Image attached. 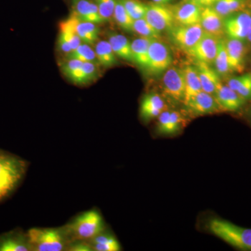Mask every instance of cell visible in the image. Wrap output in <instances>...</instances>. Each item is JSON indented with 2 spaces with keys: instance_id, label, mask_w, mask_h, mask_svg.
<instances>
[{
  "instance_id": "1",
  "label": "cell",
  "mask_w": 251,
  "mask_h": 251,
  "mask_svg": "<svg viewBox=\"0 0 251 251\" xmlns=\"http://www.w3.org/2000/svg\"><path fill=\"white\" fill-rule=\"evenodd\" d=\"M28 166L25 160L0 150V202L9 197L19 186Z\"/></svg>"
},
{
  "instance_id": "2",
  "label": "cell",
  "mask_w": 251,
  "mask_h": 251,
  "mask_svg": "<svg viewBox=\"0 0 251 251\" xmlns=\"http://www.w3.org/2000/svg\"><path fill=\"white\" fill-rule=\"evenodd\" d=\"M63 226L71 241H90L105 229L103 216L95 208L77 214Z\"/></svg>"
},
{
  "instance_id": "3",
  "label": "cell",
  "mask_w": 251,
  "mask_h": 251,
  "mask_svg": "<svg viewBox=\"0 0 251 251\" xmlns=\"http://www.w3.org/2000/svg\"><path fill=\"white\" fill-rule=\"evenodd\" d=\"M206 227L211 234L235 249L251 251V229L240 227L219 218L209 220Z\"/></svg>"
},
{
  "instance_id": "4",
  "label": "cell",
  "mask_w": 251,
  "mask_h": 251,
  "mask_svg": "<svg viewBox=\"0 0 251 251\" xmlns=\"http://www.w3.org/2000/svg\"><path fill=\"white\" fill-rule=\"evenodd\" d=\"M27 233L31 251H67L71 242L64 226L33 227Z\"/></svg>"
},
{
  "instance_id": "5",
  "label": "cell",
  "mask_w": 251,
  "mask_h": 251,
  "mask_svg": "<svg viewBox=\"0 0 251 251\" xmlns=\"http://www.w3.org/2000/svg\"><path fill=\"white\" fill-rule=\"evenodd\" d=\"M172 62L173 56L169 48L158 39L151 40L145 70L150 75H159L171 67Z\"/></svg>"
},
{
  "instance_id": "6",
  "label": "cell",
  "mask_w": 251,
  "mask_h": 251,
  "mask_svg": "<svg viewBox=\"0 0 251 251\" xmlns=\"http://www.w3.org/2000/svg\"><path fill=\"white\" fill-rule=\"evenodd\" d=\"M168 31L173 43L186 52L196 45L204 34L201 23L187 26L176 25Z\"/></svg>"
},
{
  "instance_id": "7",
  "label": "cell",
  "mask_w": 251,
  "mask_h": 251,
  "mask_svg": "<svg viewBox=\"0 0 251 251\" xmlns=\"http://www.w3.org/2000/svg\"><path fill=\"white\" fill-rule=\"evenodd\" d=\"M145 19L157 31H168L176 25L172 6L150 3L147 4Z\"/></svg>"
},
{
  "instance_id": "8",
  "label": "cell",
  "mask_w": 251,
  "mask_h": 251,
  "mask_svg": "<svg viewBox=\"0 0 251 251\" xmlns=\"http://www.w3.org/2000/svg\"><path fill=\"white\" fill-rule=\"evenodd\" d=\"M163 89L168 97L176 101L184 103L186 85L183 69L176 67L168 68L163 75Z\"/></svg>"
},
{
  "instance_id": "9",
  "label": "cell",
  "mask_w": 251,
  "mask_h": 251,
  "mask_svg": "<svg viewBox=\"0 0 251 251\" xmlns=\"http://www.w3.org/2000/svg\"><path fill=\"white\" fill-rule=\"evenodd\" d=\"M221 39L204 32V35L197 44L188 50L187 52L198 62H204L208 64H213L215 60Z\"/></svg>"
},
{
  "instance_id": "10",
  "label": "cell",
  "mask_w": 251,
  "mask_h": 251,
  "mask_svg": "<svg viewBox=\"0 0 251 251\" xmlns=\"http://www.w3.org/2000/svg\"><path fill=\"white\" fill-rule=\"evenodd\" d=\"M251 27V14L249 12L234 13L224 19L225 33L229 39H246Z\"/></svg>"
},
{
  "instance_id": "11",
  "label": "cell",
  "mask_w": 251,
  "mask_h": 251,
  "mask_svg": "<svg viewBox=\"0 0 251 251\" xmlns=\"http://www.w3.org/2000/svg\"><path fill=\"white\" fill-rule=\"evenodd\" d=\"M175 23L177 25L187 26L201 23L202 6L191 0H182L172 6Z\"/></svg>"
},
{
  "instance_id": "12",
  "label": "cell",
  "mask_w": 251,
  "mask_h": 251,
  "mask_svg": "<svg viewBox=\"0 0 251 251\" xmlns=\"http://www.w3.org/2000/svg\"><path fill=\"white\" fill-rule=\"evenodd\" d=\"M186 108L195 115L214 114L221 110L215 97L201 91L184 102Z\"/></svg>"
},
{
  "instance_id": "13",
  "label": "cell",
  "mask_w": 251,
  "mask_h": 251,
  "mask_svg": "<svg viewBox=\"0 0 251 251\" xmlns=\"http://www.w3.org/2000/svg\"><path fill=\"white\" fill-rule=\"evenodd\" d=\"M214 97L221 110L228 112L239 111L243 108L247 100L229 86L220 82Z\"/></svg>"
},
{
  "instance_id": "14",
  "label": "cell",
  "mask_w": 251,
  "mask_h": 251,
  "mask_svg": "<svg viewBox=\"0 0 251 251\" xmlns=\"http://www.w3.org/2000/svg\"><path fill=\"white\" fill-rule=\"evenodd\" d=\"M200 23L206 34L221 39L225 34L224 18L216 12L212 6L202 7Z\"/></svg>"
},
{
  "instance_id": "15",
  "label": "cell",
  "mask_w": 251,
  "mask_h": 251,
  "mask_svg": "<svg viewBox=\"0 0 251 251\" xmlns=\"http://www.w3.org/2000/svg\"><path fill=\"white\" fill-rule=\"evenodd\" d=\"M0 251H31L27 232L16 229L1 234Z\"/></svg>"
},
{
  "instance_id": "16",
  "label": "cell",
  "mask_w": 251,
  "mask_h": 251,
  "mask_svg": "<svg viewBox=\"0 0 251 251\" xmlns=\"http://www.w3.org/2000/svg\"><path fill=\"white\" fill-rule=\"evenodd\" d=\"M166 103L159 94H146L140 105V117L144 122H149L159 116L166 109Z\"/></svg>"
},
{
  "instance_id": "17",
  "label": "cell",
  "mask_w": 251,
  "mask_h": 251,
  "mask_svg": "<svg viewBox=\"0 0 251 251\" xmlns=\"http://www.w3.org/2000/svg\"><path fill=\"white\" fill-rule=\"evenodd\" d=\"M231 72L242 73L244 69L246 49L242 40L228 39L226 41Z\"/></svg>"
},
{
  "instance_id": "18",
  "label": "cell",
  "mask_w": 251,
  "mask_h": 251,
  "mask_svg": "<svg viewBox=\"0 0 251 251\" xmlns=\"http://www.w3.org/2000/svg\"><path fill=\"white\" fill-rule=\"evenodd\" d=\"M72 14L80 21L93 23L97 25L104 23L103 18L99 14L97 4L90 0H79L74 2Z\"/></svg>"
},
{
  "instance_id": "19",
  "label": "cell",
  "mask_w": 251,
  "mask_h": 251,
  "mask_svg": "<svg viewBox=\"0 0 251 251\" xmlns=\"http://www.w3.org/2000/svg\"><path fill=\"white\" fill-rule=\"evenodd\" d=\"M201 80L202 90L206 93L214 96L220 82L219 75L216 70L210 67V64L197 62L196 66Z\"/></svg>"
},
{
  "instance_id": "20",
  "label": "cell",
  "mask_w": 251,
  "mask_h": 251,
  "mask_svg": "<svg viewBox=\"0 0 251 251\" xmlns=\"http://www.w3.org/2000/svg\"><path fill=\"white\" fill-rule=\"evenodd\" d=\"M108 42L110 43L114 52L124 60L133 62L132 57L131 42L122 34L117 33H110L108 36Z\"/></svg>"
},
{
  "instance_id": "21",
  "label": "cell",
  "mask_w": 251,
  "mask_h": 251,
  "mask_svg": "<svg viewBox=\"0 0 251 251\" xmlns=\"http://www.w3.org/2000/svg\"><path fill=\"white\" fill-rule=\"evenodd\" d=\"M93 251H120L122 247L115 236L104 229L98 235L89 241Z\"/></svg>"
},
{
  "instance_id": "22",
  "label": "cell",
  "mask_w": 251,
  "mask_h": 251,
  "mask_svg": "<svg viewBox=\"0 0 251 251\" xmlns=\"http://www.w3.org/2000/svg\"><path fill=\"white\" fill-rule=\"evenodd\" d=\"M73 16L74 17L75 30L82 42L90 46L94 45L99 39L100 29L98 26L95 23L80 21L74 15Z\"/></svg>"
},
{
  "instance_id": "23",
  "label": "cell",
  "mask_w": 251,
  "mask_h": 251,
  "mask_svg": "<svg viewBox=\"0 0 251 251\" xmlns=\"http://www.w3.org/2000/svg\"><path fill=\"white\" fill-rule=\"evenodd\" d=\"M151 39L140 37L131 42L132 57L133 63L145 69L148 62L149 49Z\"/></svg>"
},
{
  "instance_id": "24",
  "label": "cell",
  "mask_w": 251,
  "mask_h": 251,
  "mask_svg": "<svg viewBox=\"0 0 251 251\" xmlns=\"http://www.w3.org/2000/svg\"><path fill=\"white\" fill-rule=\"evenodd\" d=\"M59 37L69 43L72 51L77 49L82 44L80 36L75 30L74 17L71 15L70 17L64 20L59 24Z\"/></svg>"
},
{
  "instance_id": "25",
  "label": "cell",
  "mask_w": 251,
  "mask_h": 251,
  "mask_svg": "<svg viewBox=\"0 0 251 251\" xmlns=\"http://www.w3.org/2000/svg\"><path fill=\"white\" fill-rule=\"evenodd\" d=\"M186 96L184 101L202 91L201 80L196 66H186L184 69Z\"/></svg>"
},
{
  "instance_id": "26",
  "label": "cell",
  "mask_w": 251,
  "mask_h": 251,
  "mask_svg": "<svg viewBox=\"0 0 251 251\" xmlns=\"http://www.w3.org/2000/svg\"><path fill=\"white\" fill-rule=\"evenodd\" d=\"M95 52L99 64L102 67L110 68L118 64L117 55L108 41H98L95 46Z\"/></svg>"
},
{
  "instance_id": "27",
  "label": "cell",
  "mask_w": 251,
  "mask_h": 251,
  "mask_svg": "<svg viewBox=\"0 0 251 251\" xmlns=\"http://www.w3.org/2000/svg\"><path fill=\"white\" fill-rule=\"evenodd\" d=\"M227 85L246 100H251V74L232 77L227 81Z\"/></svg>"
},
{
  "instance_id": "28",
  "label": "cell",
  "mask_w": 251,
  "mask_h": 251,
  "mask_svg": "<svg viewBox=\"0 0 251 251\" xmlns=\"http://www.w3.org/2000/svg\"><path fill=\"white\" fill-rule=\"evenodd\" d=\"M67 59H75L82 62H93L98 64L95 50L89 44H81L76 49L66 56Z\"/></svg>"
},
{
  "instance_id": "29",
  "label": "cell",
  "mask_w": 251,
  "mask_h": 251,
  "mask_svg": "<svg viewBox=\"0 0 251 251\" xmlns=\"http://www.w3.org/2000/svg\"><path fill=\"white\" fill-rule=\"evenodd\" d=\"M215 70L219 75H226L231 72L228 63L227 49H226V41L221 39L220 40L219 49L214 62Z\"/></svg>"
},
{
  "instance_id": "30",
  "label": "cell",
  "mask_w": 251,
  "mask_h": 251,
  "mask_svg": "<svg viewBox=\"0 0 251 251\" xmlns=\"http://www.w3.org/2000/svg\"><path fill=\"white\" fill-rule=\"evenodd\" d=\"M113 18L117 25L124 30L133 31L134 20L128 14L126 10L125 9V6L120 2V0H117Z\"/></svg>"
},
{
  "instance_id": "31",
  "label": "cell",
  "mask_w": 251,
  "mask_h": 251,
  "mask_svg": "<svg viewBox=\"0 0 251 251\" xmlns=\"http://www.w3.org/2000/svg\"><path fill=\"white\" fill-rule=\"evenodd\" d=\"M244 0H218L213 7L223 18L237 12L244 6Z\"/></svg>"
},
{
  "instance_id": "32",
  "label": "cell",
  "mask_w": 251,
  "mask_h": 251,
  "mask_svg": "<svg viewBox=\"0 0 251 251\" xmlns=\"http://www.w3.org/2000/svg\"><path fill=\"white\" fill-rule=\"evenodd\" d=\"M133 31L139 34L142 37L151 39H159L161 32L157 31L146 21L145 18L135 20L133 23Z\"/></svg>"
},
{
  "instance_id": "33",
  "label": "cell",
  "mask_w": 251,
  "mask_h": 251,
  "mask_svg": "<svg viewBox=\"0 0 251 251\" xmlns=\"http://www.w3.org/2000/svg\"><path fill=\"white\" fill-rule=\"evenodd\" d=\"M120 1L134 21L145 18L147 4H144L139 0H120Z\"/></svg>"
},
{
  "instance_id": "34",
  "label": "cell",
  "mask_w": 251,
  "mask_h": 251,
  "mask_svg": "<svg viewBox=\"0 0 251 251\" xmlns=\"http://www.w3.org/2000/svg\"><path fill=\"white\" fill-rule=\"evenodd\" d=\"M95 2L98 6L99 14L103 18L104 22L113 17L117 0H96Z\"/></svg>"
},
{
  "instance_id": "35",
  "label": "cell",
  "mask_w": 251,
  "mask_h": 251,
  "mask_svg": "<svg viewBox=\"0 0 251 251\" xmlns=\"http://www.w3.org/2000/svg\"><path fill=\"white\" fill-rule=\"evenodd\" d=\"M184 118L179 111H171L169 125L167 135H173L178 133L184 126Z\"/></svg>"
},
{
  "instance_id": "36",
  "label": "cell",
  "mask_w": 251,
  "mask_h": 251,
  "mask_svg": "<svg viewBox=\"0 0 251 251\" xmlns=\"http://www.w3.org/2000/svg\"><path fill=\"white\" fill-rule=\"evenodd\" d=\"M97 65L98 64L93 62H83L82 64V69L87 84L90 83L98 77L99 72Z\"/></svg>"
},
{
  "instance_id": "37",
  "label": "cell",
  "mask_w": 251,
  "mask_h": 251,
  "mask_svg": "<svg viewBox=\"0 0 251 251\" xmlns=\"http://www.w3.org/2000/svg\"><path fill=\"white\" fill-rule=\"evenodd\" d=\"M83 62L75 59H67V61L63 62L61 65V71L66 76L68 77L73 72L76 71L82 66Z\"/></svg>"
},
{
  "instance_id": "38",
  "label": "cell",
  "mask_w": 251,
  "mask_h": 251,
  "mask_svg": "<svg viewBox=\"0 0 251 251\" xmlns=\"http://www.w3.org/2000/svg\"><path fill=\"white\" fill-rule=\"evenodd\" d=\"M171 111L164 110L158 116V125H157V131L162 135H167L168 125H169Z\"/></svg>"
},
{
  "instance_id": "39",
  "label": "cell",
  "mask_w": 251,
  "mask_h": 251,
  "mask_svg": "<svg viewBox=\"0 0 251 251\" xmlns=\"http://www.w3.org/2000/svg\"><path fill=\"white\" fill-rule=\"evenodd\" d=\"M67 251H93L89 241L72 240L68 245Z\"/></svg>"
},
{
  "instance_id": "40",
  "label": "cell",
  "mask_w": 251,
  "mask_h": 251,
  "mask_svg": "<svg viewBox=\"0 0 251 251\" xmlns=\"http://www.w3.org/2000/svg\"><path fill=\"white\" fill-rule=\"evenodd\" d=\"M191 1L204 7V6H213L218 0H191Z\"/></svg>"
},
{
  "instance_id": "41",
  "label": "cell",
  "mask_w": 251,
  "mask_h": 251,
  "mask_svg": "<svg viewBox=\"0 0 251 251\" xmlns=\"http://www.w3.org/2000/svg\"><path fill=\"white\" fill-rule=\"evenodd\" d=\"M153 3L158 4H167L173 0H152Z\"/></svg>"
},
{
  "instance_id": "42",
  "label": "cell",
  "mask_w": 251,
  "mask_h": 251,
  "mask_svg": "<svg viewBox=\"0 0 251 251\" xmlns=\"http://www.w3.org/2000/svg\"><path fill=\"white\" fill-rule=\"evenodd\" d=\"M247 39L249 42L251 43V27L250 30H249V34H248Z\"/></svg>"
},
{
  "instance_id": "43",
  "label": "cell",
  "mask_w": 251,
  "mask_h": 251,
  "mask_svg": "<svg viewBox=\"0 0 251 251\" xmlns=\"http://www.w3.org/2000/svg\"><path fill=\"white\" fill-rule=\"evenodd\" d=\"M79 1V0H73V1L74 2H75V1Z\"/></svg>"
},
{
  "instance_id": "44",
  "label": "cell",
  "mask_w": 251,
  "mask_h": 251,
  "mask_svg": "<svg viewBox=\"0 0 251 251\" xmlns=\"http://www.w3.org/2000/svg\"><path fill=\"white\" fill-rule=\"evenodd\" d=\"M250 117H251V110H250Z\"/></svg>"
}]
</instances>
